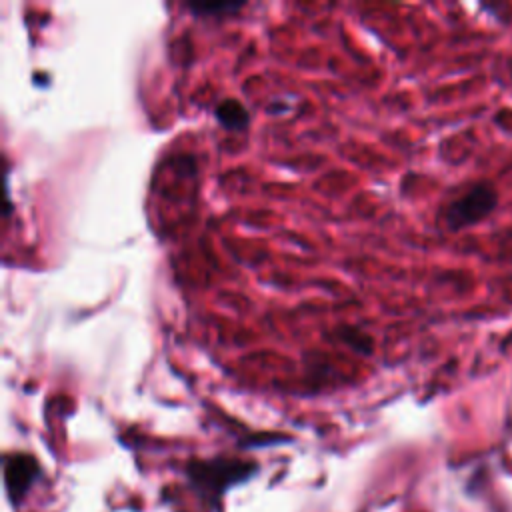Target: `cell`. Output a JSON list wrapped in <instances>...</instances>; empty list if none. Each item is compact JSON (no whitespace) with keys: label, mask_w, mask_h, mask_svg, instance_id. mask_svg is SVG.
Masks as SVG:
<instances>
[{"label":"cell","mask_w":512,"mask_h":512,"mask_svg":"<svg viewBox=\"0 0 512 512\" xmlns=\"http://www.w3.org/2000/svg\"><path fill=\"white\" fill-rule=\"evenodd\" d=\"M214 116L226 130H244L250 122V114L246 106L234 98H224L216 104Z\"/></svg>","instance_id":"cell-2"},{"label":"cell","mask_w":512,"mask_h":512,"mask_svg":"<svg viewBox=\"0 0 512 512\" xmlns=\"http://www.w3.org/2000/svg\"><path fill=\"white\" fill-rule=\"evenodd\" d=\"M244 4L242 2H190L188 8L196 16H218L226 12H236Z\"/></svg>","instance_id":"cell-4"},{"label":"cell","mask_w":512,"mask_h":512,"mask_svg":"<svg viewBox=\"0 0 512 512\" xmlns=\"http://www.w3.org/2000/svg\"><path fill=\"white\" fill-rule=\"evenodd\" d=\"M498 202V194L490 184H474L462 196L446 206L444 222L448 230H462L484 220Z\"/></svg>","instance_id":"cell-1"},{"label":"cell","mask_w":512,"mask_h":512,"mask_svg":"<svg viewBox=\"0 0 512 512\" xmlns=\"http://www.w3.org/2000/svg\"><path fill=\"white\" fill-rule=\"evenodd\" d=\"M338 338L342 342H346L348 346H352L354 350L362 352V354H372V338L366 332H360L354 326H344L338 330Z\"/></svg>","instance_id":"cell-3"}]
</instances>
